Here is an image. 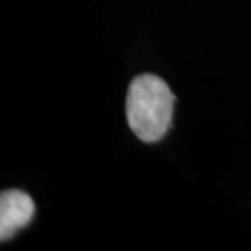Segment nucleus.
Here are the masks:
<instances>
[{
    "label": "nucleus",
    "instance_id": "nucleus-1",
    "mask_svg": "<svg viewBox=\"0 0 251 251\" xmlns=\"http://www.w3.org/2000/svg\"><path fill=\"white\" fill-rule=\"evenodd\" d=\"M175 95L153 74L137 75L129 85L126 118L130 130L144 142H157L167 134L173 118Z\"/></svg>",
    "mask_w": 251,
    "mask_h": 251
},
{
    "label": "nucleus",
    "instance_id": "nucleus-2",
    "mask_svg": "<svg viewBox=\"0 0 251 251\" xmlns=\"http://www.w3.org/2000/svg\"><path fill=\"white\" fill-rule=\"evenodd\" d=\"M34 215V202L20 189H7L0 196V238L10 240L25 228Z\"/></svg>",
    "mask_w": 251,
    "mask_h": 251
}]
</instances>
